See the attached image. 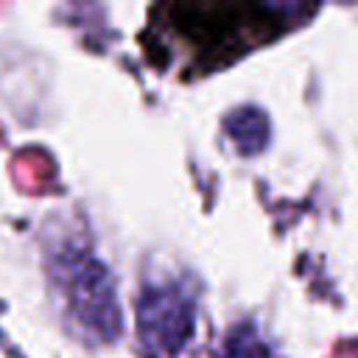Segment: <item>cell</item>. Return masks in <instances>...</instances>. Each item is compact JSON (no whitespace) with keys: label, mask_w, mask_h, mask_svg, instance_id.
Instances as JSON below:
<instances>
[{"label":"cell","mask_w":358,"mask_h":358,"mask_svg":"<svg viewBox=\"0 0 358 358\" xmlns=\"http://www.w3.org/2000/svg\"><path fill=\"white\" fill-rule=\"evenodd\" d=\"M157 14H165V25L173 31L185 50L196 53V64H221L257 42L282 31V11L277 6L257 3H176L159 6Z\"/></svg>","instance_id":"6da1fadb"},{"label":"cell","mask_w":358,"mask_h":358,"mask_svg":"<svg viewBox=\"0 0 358 358\" xmlns=\"http://www.w3.org/2000/svg\"><path fill=\"white\" fill-rule=\"evenodd\" d=\"M193 330L190 296L179 288H148L140 299V333L151 352L173 355Z\"/></svg>","instance_id":"7a4b0ae2"},{"label":"cell","mask_w":358,"mask_h":358,"mask_svg":"<svg viewBox=\"0 0 358 358\" xmlns=\"http://www.w3.org/2000/svg\"><path fill=\"white\" fill-rule=\"evenodd\" d=\"M62 266L70 268V280H64V288H67L76 316L81 319L84 327L109 338L117 327V313H115L112 285L106 282L103 266H98L90 257H87V266H81L78 260L73 266H67V263H62Z\"/></svg>","instance_id":"3957f363"}]
</instances>
